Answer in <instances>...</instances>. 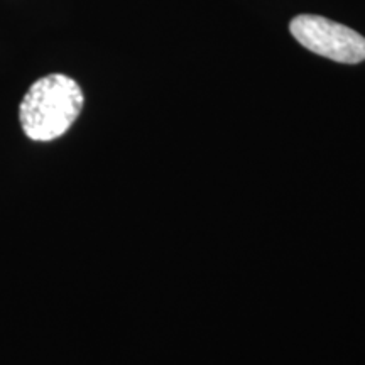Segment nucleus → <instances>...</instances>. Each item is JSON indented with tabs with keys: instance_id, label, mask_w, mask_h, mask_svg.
Masks as SVG:
<instances>
[{
	"instance_id": "f257e3e1",
	"label": "nucleus",
	"mask_w": 365,
	"mask_h": 365,
	"mask_svg": "<svg viewBox=\"0 0 365 365\" xmlns=\"http://www.w3.org/2000/svg\"><path fill=\"white\" fill-rule=\"evenodd\" d=\"M80 85L61 73L34 81L19 107L24 134L36 143H49L65 135L83 108Z\"/></svg>"
},
{
	"instance_id": "f03ea898",
	"label": "nucleus",
	"mask_w": 365,
	"mask_h": 365,
	"mask_svg": "<svg viewBox=\"0 0 365 365\" xmlns=\"http://www.w3.org/2000/svg\"><path fill=\"white\" fill-rule=\"evenodd\" d=\"M293 38L318 56L345 65H357L365 59V38L354 29L322 16L301 14L289 24Z\"/></svg>"
}]
</instances>
